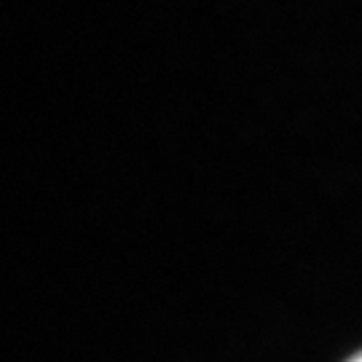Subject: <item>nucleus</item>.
I'll return each instance as SVG.
<instances>
[{"label": "nucleus", "instance_id": "nucleus-1", "mask_svg": "<svg viewBox=\"0 0 362 362\" xmlns=\"http://www.w3.org/2000/svg\"><path fill=\"white\" fill-rule=\"evenodd\" d=\"M349 362H362V354H357V357H354V360H349Z\"/></svg>", "mask_w": 362, "mask_h": 362}]
</instances>
